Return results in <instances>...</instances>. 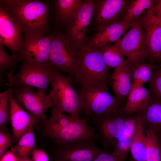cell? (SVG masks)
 I'll use <instances>...</instances> for the list:
<instances>
[{
	"instance_id": "obj_1",
	"label": "cell",
	"mask_w": 161,
	"mask_h": 161,
	"mask_svg": "<svg viewBox=\"0 0 161 161\" xmlns=\"http://www.w3.org/2000/svg\"><path fill=\"white\" fill-rule=\"evenodd\" d=\"M0 6L19 24L24 35H43L49 25V2L37 0H1Z\"/></svg>"
},
{
	"instance_id": "obj_2",
	"label": "cell",
	"mask_w": 161,
	"mask_h": 161,
	"mask_svg": "<svg viewBox=\"0 0 161 161\" xmlns=\"http://www.w3.org/2000/svg\"><path fill=\"white\" fill-rule=\"evenodd\" d=\"M77 63L79 76L77 81L86 87L107 84L110 76L99 49L86 47L79 50Z\"/></svg>"
},
{
	"instance_id": "obj_3",
	"label": "cell",
	"mask_w": 161,
	"mask_h": 161,
	"mask_svg": "<svg viewBox=\"0 0 161 161\" xmlns=\"http://www.w3.org/2000/svg\"><path fill=\"white\" fill-rule=\"evenodd\" d=\"M77 92L86 115L100 116L121 107V102L109 93L107 84L81 87Z\"/></svg>"
},
{
	"instance_id": "obj_4",
	"label": "cell",
	"mask_w": 161,
	"mask_h": 161,
	"mask_svg": "<svg viewBox=\"0 0 161 161\" xmlns=\"http://www.w3.org/2000/svg\"><path fill=\"white\" fill-rule=\"evenodd\" d=\"M54 69L49 63L40 64L23 62L16 75L12 70L5 72L13 89L29 86L46 92L53 78Z\"/></svg>"
},
{
	"instance_id": "obj_5",
	"label": "cell",
	"mask_w": 161,
	"mask_h": 161,
	"mask_svg": "<svg viewBox=\"0 0 161 161\" xmlns=\"http://www.w3.org/2000/svg\"><path fill=\"white\" fill-rule=\"evenodd\" d=\"M73 82L70 76H63L55 67L49 95L58 109L72 117L80 119V102L77 92L72 86Z\"/></svg>"
},
{
	"instance_id": "obj_6",
	"label": "cell",
	"mask_w": 161,
	"mask_h": 161,
	"mask_svg": "<svg viewBox=\"0 0 161 161\" xmlns=\"http://www.w3.org/2000/svg\"><path fill=\"white\" fill-rule=\"evenodd\" d=\"M51 49L49 62L59 71L66 72L77 82L79 76L77 63L78 50L71 46L64 33L59 32L49 35Z\"/></svg>"
},
{
	"instance_id": "obj_7",
	"label": "cell",
	"mask_w": 161,
	"mask_h": 161,
	"mask_svg": "<svg viewBox=\"0 0 161 161\" xmlns=\"http://www.w3.org/2000/svg\"><path fill=\"white\" fill-rule=\"evenodd\" d=\"M133 64L145 61L148 50L143 26L138 18L134 19L129 31L114 44Z\"/></svg>"
},
{
	"instance_id": "obj_8",
	"label": "cell",
	"mask_w": 161,
	"mask_h": 161,
	"mask_svg": "<svg viewBox=\"0 0 161 161\" xmlns=\"http://www.w3.org/2000/svg\"><path fill=\"white\" fill-rule=\"evenodd\" d=\"M119 109L100 116L93 117L92 126L106 152L114 150L123 128L126 117Z\"/></svg>"
},
{
	"instance_id": "obj_9",
	"label": "cell",
	"mask_w": 161,
	"mask_h": 161,
	"mask_svg": "<svg viewBox=\"0 0 161 161\" xmlns=\"http://www.w3.org/2000/svg\"><path fill=\"white\" fill-rule=\"evenodd\" d=\"M129 0H95L93 14L89 25L97 32L122 21L130 3Z\"/></svg>"
},
{
	"instance_id": "obj_10",
	"label": "cell",
	"mask_w": 161,
	"mask_h": 161,
	"mask_svg": "<svg viewBox=\"0 0 161 161\" xmlns=\"http://www.w3.org/2000/svg\"><path fill=\"white\" fill-rule=\"evenodd\" d=\"M94 8V0H83L64 33L70 45L78 50L86 46V33L93 16Z\"/></svg>"
},
{
	"instance_id": "obj_11",
	"label": "cell",
	"mask_w": 161,
	"mask_h": 161,
	"mask_svg": "<svg viewBox=\"0 0 161 161\" xmlns=\"http://www.w3.org/2000/svg\"><path fill=\"white\" fill-rule=\"evenodd\" d=\"M12 94L15 100L28 114L42 120L46 119L45 113L54 105L49 94L39 90L35 92L30 86L12 88Z\"/></svg>"
},
{
	"instance_id": "obj_12",
	"label": "cell",
	"mask_w": 161,
	"mask_h": 161,
	"mask_svg": "<svg viewBox=\"0 0 161 161\" xmlns=\"http://www.w3.org/2000/svg\"><path fill=\"white\" fill-rule=\"evenodd\" d=\"M51 49L50 36L38 35H24L23 44L13 56L18 62L43 64L49 62Z\"/></svg>"
},
{
	"instance_id": "obj_13",
	"label": "cell",
	"mask_w": 161,
	"mask_h": 161,
	"mask_svg": "<svg viewBox=\"0 0 161 161\" xmlns=\"http://www.w3.org/2000/svg\"><path fill=\"white\" fill-rule=\"evenodd\" d=\"M138 18L143 26L148 48V59L161 62V18L153 5Z\"/></svg>"
},
{
	"instance_id": "obj_14",
	"label": "cell",
	"mask_w": 161,
	"mask_h": 161,
	"mask_svg": "<svg viewBox=\"0 0 161 161\" xmlns=\"http://www.w3.org/2000/svg\"><path fill=\"white\" fill-rule=\"evenodd\" d=\"M96 141L85 140L58 145L54 154L55 161H93L104 151L97 146Z\"/></svg>"
},
{
	"instance_id": "obj_15",
	"label": "cell",
	"mask_w": 161,
	"mask_h": 161,
	"mask_svg": "<svg viewBox=\"0 0 161 161\" xmlns=\"http://www.w3.org/2000/svg\"><path fill=\"white\" fill-rule=\"evenodd\" d=\"M44 133L58 145L82 140H98L94 128L88 124L85 119L75 118L64 127Z\"/></svg>"
},
{
	"instance_id": "obj_16",
	"label": "cell",
	"mask_w": 161,
	"mask_h": 161,
	"mask_svg": "<svg viewBox=\"0 0 161 161\" xmlns=\"http://www.w3.org/2000/svg\"><path fill=\"white\" fill-rule=\"evenodd\" d=\"M19 24L13 17L0 6V42L16 55L21 49L24 38Z\"/></svg>"
},
{
	"instance_id": "obj_17",
	"label": "cell",
	"mask_w": 161,
	"mask_h": 161,
	"mask_svg": "<svg viewBox=\"0 0 161 161\" xmlns=\"http://www.w3.org/2000/svg\"><path fill=\"white\" fill-rule=\"evenodd\" d=\"M8 86L10 89L9 99L10 108V121L12 129L13 142L16 143L39 118L30 115L16 102L12 95V85L9 83Z\"/></svg>"
},
{
	"instance_id": "obj_18",
	"label": "cell",
	"mask_w": 161,
	"mask_h": 161,
	"mask_svg": "<svg viewBox=\"0 0 161 161\" xmlns=\"http://www.w3.org/2000/svg\"><path fill=\"white\" fill-rule=\"evenodd\" d=\"M134 20L121 21L105 27L89 39L85 47L99 49L105 45L116 42L124 32L130 29Z\"/></svg>"
},
{
	"instance_id": "obj_19",
	"label": "cell",
	"mask_w": 161,
	"mask_h": 161,
	"mask_svg": "<svg viewBox=\"0 0 161 161\" xmlns=\"http://www.w3.org/2000/svg\"><path fill=\"white\" fill-rule=\"evenodd\" d=\"M130 63L126 61L115 68L109 81L115 97L121 102L129 95L131 89Z\"/></svg>"
},
{
	"instance_id": "obj_20",
	"label": "cell",
	"mask_w": 161,
	"mask_h": 161,
	"mask_svg": "<svg viewBox=\"0 0 161 161\" xmlns=\"http://www.w3.org/2000/svg\"><path fill=\"white\" fill-rule=\"evenodd\" d=\"M153 100L149 90L141 86L131 91L129 95L127 102L123 107L119 110L125 116L144 111Z\"/></svg>"
},
{
	"instance_id": "obj_21",
	"label": "cell",
	"mask_w": 161,
	"mask_h": 161,
	"mask_svg": "<svg viewBox=\"0 0 161 161\" xmlns=\"http://www.w3.org/2000/svg\"><path fill=\"white\" fill-rule=\"evenodd\" d=\"M142 127L146 134L161 130V102L154 98L151 103L140 112Z\"/></svg>"
},
{
	"instance_id": "obj_22",
	"label": "cell",
	"mask_w": 161,
	"mask_h": 161,
	"mask_svg": "<svg viewBox=\"0 0 161 161\" xmlns=\"http://www.w3.org/2000/svg\"><path fill=\"white\" fill-rule=\"evenodd\" d=\"M138 113L130 152L134 161H146V134L143 128L140 112Z\"/></svg>"
},
{
	"instance_id": "obj_23",
	"label": "cell",
	"mask_w": 161,
	"mask_h": 161,
	"mask_svg": "<svg viewBox=\"0 0 161 161\" xmlns=\"http://www.w3.org/2000/svg\"><path fill=\"white\" fill-rule=\"evenodd\" d=\"M82 0H57L55 1L56 16L60 23L66 28L73 19Z\"/></svg>"
},
{
	"instance_id": "obj_24",
	"label": "cell",
	"mask_w": 161,
	"mask_h": 161,
	"mask_svg": "<svg viewBox=\"0 0 161 161\" xmlns=\"http://www.w3.org/2000/svg\"><path fill=\"white\" fill-rule=\"evenodd\" d=\"M130 63L131 87V91L143 86L150 80L153 72V66L145 61L135 64ZM130 91V92H131Z\"/></svg>"
},
{
	"instance_id": "obj_25",
	"label": "cell",
	"mask_w": 161,
	"mask_h": 161,
	"mask_svg": "<svg viewBox=\"0 0 161 161\" xmlns=\"http://www.w3.org/2000/svg\"><path fill=\"white\" fill-rule=\"evenodd\" d=\"M51 109L49 118L42 120L44 133L64 127L72 123L76 118L61 112L54 105Z\"/></svg>"
},
{
	"instance_id": "obj_26",
	"label": "cell",
	"mask_w": 161,
	"mask_h": 161,
	"mask_svg": "<svg viewBox=\"0 0 161 161\" xmlns=\"http://www.w3.org/2000/svg\"><path fill=\"white\" fill-rule=\"evenodd\" d=\"M33 126H31L19 139L16 145L10 150L17 157H30L33 149L36 140L33 130Z\"/></svg>"
},
{
	"instance_id": "obj_27",
	"label": "cell",
	"mask_w": 161,
	"mask_h": 161,
	"mask_svg": "<svg viewBox=\"0 0 161 161\" xmlns=\"http://www.w3.org/2000/svg\"><path fill=\"white\" fill-rule=\"evenodd\" d=\"M103 61L108 68H116L126 61L120 50L114 44L105 45L99 48Z\"/></svg>"
},
{
	"instance_id": "obj_28",
	"label": "cell",
	"mask_w": 161,
	"mask_h": 161,
	"mask_svg": "<svg viewBox=\"0 0 161 161\" xmlns=\"http://www.w3.org/2000/svg\"><path fill=\"white\" fill-rule=\"evenodd\" d=\"M154 0H132L122 21H130L138 18L145 10L150 9Z\"/></svg>"
},
{
	"instance_id": "obj_29",
	"label": "cell",
	"mask_w": 161,
	"mask_h": 161,
	"mask_svg": "<svg viewBox=\"0 0 161 161\" xmlns=\"http://www.w3.org/2000/svg\"><path fill=\"white\" fill-rule=\"evenodd\" d=\"M146 161H161V150L155 133L146 134Z\"/></svg>"
},
{
	"instance_id": "obj_30",
	"label": "cell",
	"mask_w": 161,
	"mask_h": 161,
	"mask_svg": "<svg viewBox=\"0 0 161 161\" xmlns=\"http://www.w3.org/2000/svg\"><path fill=\"white\" fill-rule=\"evenodd\" d=\"M10 89L0 93V129L5 128L10 121V108L9 103Z\"/></svg>"
},
{
	"instance_id": "obj_31",
	"label": "cell",
	"mask_w": 161,
	"mask_h": 161,
	"mask_svg": "<svg viewBox=\"0 0 161 161\" xmlns=\"http://www.w3.org/2000/svg\"><path fill=\"white\" fill-rule=\"evenodd\" d=\"M154 68L151 78L148 82L149 90L153 97L161 102V67Z\"/></svg>"
},
{
	"instance_id": "obj_32",
	"label": "cell",
	"mask_w": 161,
	"mask_h": 161,
	"mask_svg": "<svg viewBox=\"0 0 161 161\" xmlns=\"http://www.w3.org/2000/svg\"><path fill=\"white\" fill-rule=\"evenodd\" d=\"M138 116L139 113H137L126 116L123 129L117 142L132 137Z\"/></svg>"
},
{
	"instance_id": "obj_33",
	"label": "cell",
	"mask_w": 161,
	"mask_h": 161,
	"mask_svg": "<svg viewBox=\"0 0 161 161\" xmlns=\"http://www.w3.org/2000/svg\"><path fill=\"white\" fill-rule=\"evenodd\" d=\"M4 45L0 42V75L7 69L13 71L16 68L18 61L15 57L9 55L4 49Z\"/></svg>"
},
{
	"instance_id": "obj_34",
	"label": "cell",
	"mask_w": 161,
	"mask_h": 161,
	"mask_svg": "<svg viewBox=\"0 0 161 161\" xmlns=\"http://www.w3.org/2000/svg\"><path fill=\"white\" fill-rule=\"evenodd\" d=\"M132 137L117 142L111 154L121 161H125L130 151Z\"/></svg>"
},
{
	"instance_id": "obj_35",
	"label": "cell",
	"mask_w": 161,
	"mask_h": 161,
	"mask_svg": "<svg viewBox=\"0 0 161 161\" xmlns=\"http://www.w3.org/2000/svg\"><path fill=\"white\" fill-rule=\"evenodd\" d=\"M13 142V136L6 128L0 129V157Z\"/></svg>"
},
{
	"instance_id": "obj_36",
	"label": "cell",
	"mask_w": 161,
	"mask_h": 161,
	"mask_svg": "<svg viewBox=\"0 0 161 161\" xmlns=\"http://www.w3.org/2000/svg\"><path fill=\"white\" fill-rule=\"evenodd\" d=\"M31 154L32 161H49V157L42 149L34 148Z\"/></svg>"
},
{
	"instance_id": "obj_37",
	"label": "cell",
	"mask_w": 161,
	"mask_h": 161,
	"mask_svg": "<svg viewBox=\"0 0 161 161\" xmlns=\"http://www.w3.org/2000/svg\"><path fill=\"white\" fill-rule=\"evenodd\" d=\"M93 161H121L105 150L98 154Z\"/></svg>"
},
{
	"instance_id": "obj_38",
	"label": "cell",
	"mask_w": 161,
	"mask_h": 161,
	"mask_svg": "<svg viewBox=\"0 0 161 161\" xmlns=\"http://www.w3.org/2000/svg\"><path fill=\"white\" fill-rule=\"evenodd\" d=\"M0 161H17V157L11 150L7 151L0 157Z\"/></svg>"
},
{
	"instance_id": "obj_39",
	"label": "cell",
	"mask_w": 161,
	"mask_h": 161,
	"mask_svg": "<svg viewBox=\"0 0 161 161\" xmlns=\"http://www.w3.org/2000/svg\"><path fill=\"white\" fill-rule=\"evenodd\" d=\"M155 134L161 150V130L156 132Z\"/></svg>"
},
{
	"instance_id": "obj_40",
	"label": "cell",
	"mask_w": 161,
	"mask_h": 161,
	"mask_svg": "<svg viewBox=\"0 0 161 161\" xmlns=\"http://www.w3.org/2000/svg\"><path fill=\"white\" fill-rule=\"evenodd\" d=\"M16 157L17 161H32V159L30 157Z\"/></svg>"
},
{
	"instance_id": "obj_41",
	"label": "cell",
	"mask_w": 161,
	"mask_h": 161,
	"mask_svg": "<svg viewBox=\"0 0 161 161\" xmlns=\"http://www.w3.org/2000/svg\"><path fill=\"white\" fill-rule=\"evenodd\" d=\"M153 5L156 8L161 7V0H155Z\"/></svg>"
},
{
	"instance_id": "obj_42",
	"label": "cell",
	"mask_w": 161,
	"mask_h": 161,
	"mask_svg": "<svg viewBox=\"0 0 161 161\" xmlns=\"http://www.w3.org/2000/svg\"><path fill=\"white\" fill-rule=\"evenodd\" d=\"M153 7L155 11L159 15L161 18V7L156 8L153 5Z\"/></svg>"
},
{
	"instance_id": "obj_43",
	"label": "cell",
	"mask_w": 161,
	"mask_h": 161,
	"mask_svg": "<svg viewBox=\"0 0 161 161\" xmlns=\"http://www.w3.org/2000/svg\"><path fill=\"white\" fill-rule=\"evenodd\" d=\"M153 68L155 67H161V63L160 64L157 66H153Z\"/></svg>"
},
{
	"instance_id": "obj_44",
	"label": "cell",
	"mask_w": 161,
	"mask_h": 161,
	"mask_svg": "<svg viewBox=\"0 0 161 161\" xmlns=\"http://www.w3.org/2000/svg\"><path fill=\"white\" fill-rule=\"evenodd\" d=\"M129 161H132V160H130Z\"/></svg>"
}]
</instances>
